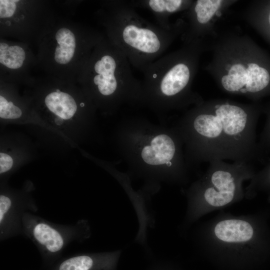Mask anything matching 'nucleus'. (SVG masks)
I'll return each instance as SVG.
<instances>
[{
  "label": "nucleus",
  "mask_w": 270,
  "mask_h": 270,
  "mask_svg": "<svg viewBox=\"0 0 270 270\" xmlns=\"http://www.w3.org/2000/svg\"><path fill=\"white\" fill-rule=\"evenodd\" d=\"M204 178L192 188L194 198H200L208 205L221 207L232 202L240 192V182L251 176L250 163H227L222 160L209 162Z\"/></svg>",
  "instance_id": "nucleus-6"
},
{
  "label": "nucleus",
  "mask_w": 270,
  "mask_h": 270,
  "mask_svg": "<svg viewBox=\"0 0 270 270\" xmlns=\"http://www.w3.org/2000/svg\"><path fill=\"white\" fill-rule=\"evenodd\" d=\"M96 260L92 256H74L64 261L59 270H91L96 264Z\"/></svg>",
  "instance_id": "nucleus-15"
},
{
  "label": "nucleus",
  "mask_w": 270,
  "mask_h": 270,
  "mask_svg": "<svg viewBox=\"0 0 270 270\" xmlns=\"http://www.w3.org/2000/svg\"><path fill=\"white\" fill-rule=\"evenodd\" d=\"M261 144L270 148V118L267 122L265 130L262 134Z\"/></svg>",
  "instance_id": "nucleus-20"
},
{
  "label": "nucleus",
  "mask_w": 270,
  "mask_h": 270,
  "mask_svg": "<svg viewBox=\"0 0 270 270\" xmlns=\"http://www.w3.org/2000/svg\"><path fill=\"white\" fill-rule=\"evenodd\" d=\"M25 57L24 49L18 46H9L6 49L0 50V62L10 68L21 67Z\"/></svg>",
  "instance_id": "nucleus-13"
},
{
  "label": "nucleus",
  "mask_w": 270,
  "mask_h": 270,
  "mask_svg": "<svg viewBox=\"0 0 270 270\" xmlns=\"http://www.w3.org/2000/svg\"><path fill=\"white\" fill-rule=\"evenodd\" d=\"M123 155L136 176L149 186L184 177L188 168L182 141L175 129L134 120L122 126Z\"/></svg>",
  "instance_id": "nucleus-2"
},
{
  "label": "nucleus",
  "mask_w": 270,
  "mask_h": 270,
  "mask_svg": "<svg viewBox=\"0 0 270 270\" xmlns=\"http://www.w3.org/2000/svg\"><path fill=\"white\" fill-rule=\"evenodd\" d=\"M270 82L268 71L253 62L246 65L241 63L232 64L228 74L221 79V84L224 90L246 95L258 93L267 87Z\"/></svg>",
  "instance_id": "nucleus-7"
},
{
  "label": "nucleus",
  "mask_w": 270,
  "mask_h": 270,
  "mask_svg": "<svg viewBox=\"0 0 270 270\" xmlns=\"http://www.w3.org/2000/svg\"><path fill=\"white\" fill-rule=\"evenodd\" d=\"M268 174H269V176L270 178V166L269 170H268Z\"/></svg>",
  "instance_id": "nucleus-21"
},
{
  "label": "nucleus",
  "mask_w": 270,
  "mask_h": 270,
  "mask_svg": "<svg viewBox=\"0 0 270 270\" xmlns=\"http://www.w3.org/2000/svg\"><path fill=\"white\" fill-rule=\"evenodd\" d=\"M14 162L12 157L4 152L0 154V173L2 174L10 170Z\"/></svg>",
  "instance_id": "nucleus-19"
},
{
  "label": "nucleus",
  "mask_w": 270,
  "mask_h": 270,
  "mask_svg": "<svg viewBox=\"0 0 270 270\" xmlns=\"http://www.w3.org/2000/svg\"><path fill=\"white\" fill-rule=\"evenodd\" d=\"M130 65L114 46L112 52L103 54L94 64L92 82L98 92L112 98L116 106L126 103L141 105V82L133 76Z\"/></svg>",
  "instance_id": "nucleus-5"
},
{
  "label": "nucleus",
  "mask_w": 270,
  "mask_h": 270,
  "mask_svg": "<svg viewBox=\"0 0 270 270\" xmlns=\"http://www.w3.org/2000/svg\"><path fill=\"white\" fill-rule=\"evenodd\" d=\"M12 210V199L4 194L0 196V225L1 229L8 220Z\"/></svg>",
  "instance_id": "nucleus-17"
},
{
  "label": "nucleus",
  "mask_w": 270,
  "mask_h": 270,
  "mask_svg": "<svg viewBox=\"0 0 270 270\" xmlns=\"http://www.w3.org/2000/svg\"><path fill=\"white\" fill-rule=\"evenodd\" d=\"M221 3L220 0H197L194 8L197 21L200 24H206L220 8Z\"/></svg>",
  "instance_id": "nucleus-14"
},
{
  "label": "nucleus",
  "mask_w": 270,
  "mask_h": 270,
  "mask_svg": "<svg viewBox=\"0 0 270 270\" xmlns=\"http://www.w3.org/2000/svg\"><path fill=\"white\" fill-rule=\"evenodd\" d=\"M30 236L42 248L52 253L61 250L66 244L64 234L48 222L32 218L25 222Z\"/></svg>",
  "instance_id": "nucleus-8"
},
{
  "label": "nucleus",
  "mask_w": 270,
  "mask_h": 270,
  "mask_svg": "<svg viewBox=\"0 0 270 270\" xmlns=\"http://www.w3.org/2000/svg\"><path fill=\"white\" fill-rule=\"evenodd\" d=\"M143 73L141 105L158 112L178 106L184 98L191 77L188 64L174 62L169 56L153 62Z\"/></svg>",
  "instance_id": "nucleus-4"
},
{
  "label": "nucleus",
  "mask_w": 270,
  "mask_h": 270,
  "mask_svg": "<svg viewBox=\"0 0 270 270\" xmlns=\"http://www.w3.org/2000/svg\"><path fill=\"white\" fill-rule=\"evenodd\" d=\"M228 102L198 106L173 126L184 146L188 166L213 160L250 163L258 154L256 116Z\"/></svg>",
  "instance_id": "nucleus-1"
},
{
  "label": "nucleus",
  "mask_w": 270,
  "mask_h": 270,
  "mask_svg": "<svg viewBox=\"0 0 270 270\" xmlns=\"http://www.w3.org/2000/svg\"><path fill=\"white\" fill-rule=\"evenodd\" d=\"M18 2L14 0H0V17L6 18L12 16L16 9V2Z\"/></svg>",
  "instance_id": "nucleus-18"
},
{
  "label": "nucleus",
  "mask_w": 270,
  "mask_h": 270,
  "mask_svg": "<svg viewBox=\"0 0 270 270\" xmlns=\"http://www.w3.org/2000/svg\"><path fill=\"white\" fill-rule=\"evenodd\" d=\"M59 44L54 52V58L60 64H66L72 58L76 48V38L74 33L66 28H62L56 34Z\"/></svg>",
  "instance_id": "nucleus-12"
},
{
  "label": "nucleus",
  "mask_w": 270,
  "mask_h": 270,
  "mask_svg": "<svg viewBox=\"0 0 270 270\" xmlns=\"http://www.w3.org/2000/svg\"><path fill=\"white\" fill-rule=\"evenodd\" d=\"M216 236L220 240L230 243L246 242L254 234L252 226L241 220H226L218 222L214 229Z\"/></svg>",
  "instance_id": "nucleus-9"
},
{
  "label": "nucleus",
  "mask_w": 270,
  "mask_h": 270,
  "mask_svg": "<svg viewBox=\"0 0 270 270\" xmlns=\"http://www.w3.org/2000/svg\"><path fill=\"white\" fill-rule=\"evenodd\" d=\"M22 115V110L12 102H8L3 96H0V117L4 119H16Z\"/></svg>",
  "instance_id": "nucleus-16"
},
{
  "label": "nucleus",
  "mask_w": 270,
  "mask_h": 270,
  "mask_svg": "<svg viewBox=\"0 0 270 270\" xmlns=\"http://www.w3.org/2000/svg\"><path fill=\"white\" fill-rule=\"evenodd\" d=\"M44 102L52 112L64 120L72 118L77 110L74 98L69 94L58 90L47 95Z\"/></svg>",
  "instance_id": "nucleus-10"
},
{
  "label": "nucleus",
  "mask_w": 270,
  "mask_h": 270,
  "mask_svg": "<svg viewBox=\"0 0 270 270\" xmlns=\"http://www.w3.org/2000/svg\"><path fill=\"white\" fill-rule=\"evenodd\" d=\"M182 0H145L133 2L136 6H143L152 12L158 20V24L170 30L166 22V17L178 10L182 6Z\"/></svg>",
  "instance_id": "nucleus-11"
},
{
  "label": "nucleus",
  "mask_w": 270,
  "mask_h": 270,
  "mask_svg": "<svg viewBox=\"0 0 270 270\" xmlns=\"http://www.w3.org/2000/svg\"><path fill=\"white\" fill-rule=\"evenodd\" d=\"M114 14V46L132 66L143 72L166 48L170 30L146 21L126 2H119Z\"/></svg>",
  "instance_id": "nucleus-3"
},
{
  "label": "nucleus",
  "mask_w": 270,
  "mask_h": 270,
  "mask_svg": "<svg viewBox=\"0 0 270 270\" xmlns=\"http://www.w3.org/2000/svg\"><path fill=\"white\" fill-rule=\"evenodd\" d=\"M269 22H270V16H269Z\"/></svg>",
  "instance_id": "nucleus-22"
}]
</instances>
